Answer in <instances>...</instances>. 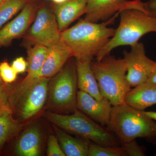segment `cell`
Returning <instances> with one entry per match:
<instances>
[{"label":"cell","mask_w":156,"mask_h":156,"mask_svg":"<svg viewBox=\"0 0 156 156\" xmlns=\"http://www.w3.org/2000/svg\"><path fill=\"white\" fill-rule=\"evenodd\" d=\"M134 2L127 0H87L84 19L94 23L108 20L123 9L132 7Z\"/></svg>","instance_id":"obj_12"},{"label":"cell","mask_w":156,"mask_h":156,"mask_svg":"<svg viewBox=\"0 0 156 156\" xmlns=\"http://www.w3.org/2000/svg\"><path fill=\"white\" fill-rule=\"evenodd\" d=\"M112 107L105 98L98 100L86 92L78 91L77 109L102 126L108 125Z\"/></svg>","instance_id":"obj_11"},{"label":"cell","mask_w":156,"mask_h":156,"mask_svg":"<svg viewBox=\"0 0 156 156\" xmlns=\"http://www.w3.org/2000/svg\"><path fill=\"white\" fill-rule=\"evenodd\" d=\"M122 147L104 146L90 142L88 156H126Z\"/></svg>","instance_id":"obj_22"},{"label":"cell","mask_w":156,"mask_h":156,"mask_svg":"<svg viewBox=\"0 0 156 156\" xmlns=\"http://www.w3.org/2000/svg\"><path fill=\"white\" fill-rule=\"evenodd\" d=\"M17 73L8 62L4 61L0 63V77L5 83H11L17 79Z\"/></svg>","instance_id":"obj_23"},{"label":"cell","mask_w":156,"mask_h":156,"mask_svg":"<svg viewBox=\"0 0 156 156\" xmlns=\"http://www.w3.org/2000/svg\"><path fill=\"white\" fill-rule=\"evenodd\" d=\"M23 37V45L26 48L35 45L48 48L61 40V32L55 14L44 2L38 11L31 26Z\"/></svg>","instance_id":"obj_8"},{"label":"cell","mask_w":156,"mask_h":156,"mask_svg":"<svg viewBox=\"0 0 156 156\" xmlns=\"http://www.w3.org/2000/svg\"><path fill=\"white\" fill-rule=\"evenodd\" d=\"M72 57L70 49L61 39L58 43L48 48V53L44 64L33 79L53 77Z\"/></svg>","instance_id":"obj_13"},{"label":"cell","mask_w":156,"mask_h":156,"mask_svg":"<svg viewBox=\"0 0 156 156\" xmlns=\"http://www.w3.org/2000/svg\"><path fill=\"white\" fill-rule=\"evenodd\" d=\"M54 128L66 156H88L89 144L91 142L73 137L55 126Z\"/></svg>","instance_id":"obj_18"},{"label":"cell","mask_w":156,"mask_h":156,"mask_svg":"<svg viewBox=\"0 0 156 156\" xmlns=\"http://www.w3.org/2000/svg\"><path fill=\"white\" fill-rule=\"evenodd\" d=\"M11 66L17 74L22 73L25 72L27 69V62L26 61L23 57H18L13 62Z\"/></svg>","instance_id":"obj_26"},{"label":"cell","mask_w":156,"mask_h":156,"mask_svg":"<svg viewBox=\"0 0 156 156\" xmlns=\"http://www.w3.org/2000/svg\"><path fill=\"white\" fill-rule=\"evenodd\" d=\"M108 128L122 144L140 137L156 136V122L142 111L125 104L112 107Z\"/></svg>","instance_id":"obj_5"},{"label":"cell","mask_w":156,"mask_h":156,"mask_svg":"<svg viewBox=\"0 0 156 156\" xmlns=\"http://www.w3.org/2000/svg\"><path fill=\"white\" fill-rule=\"evenodd\" d=\"M127 156H144L145 153L140 147L138 145L135 140L122 144Z\"/></svg>","instance_id":"obj_25"},{"label":"cell","mask_w":156,"mask_h":156,"mask_svg":"<svg viewBox=\"0 0 156 156\" xmlns=\"http://www.w3.org/2000/svg\"><path fill=\"white\" fill-rule=\"evenodd\" d=\"M91 65L101 95L113 106L125 104V97L131 87L124 59L108 54L100 61L92 62Z\"/></svg>","instance_id":"obj_2"},{"label":"cell","mask_w":156,"mask_h":156,"mask_svg":"<svg viewBox=\"0 0 156 156\" xmlns=\"http://www.w3.org/2000/svg\"><path fill=\"white\" fill-rule=\"evenodd\" d=\"M143 5L145 13L156 19V0H149Z\"/></svg>","instance_id":"obj_27"},{"label":"cell","mask_w":156,"mask_h":156,"mask_svg":"<svg viewBox=\"0 0 156 156\" xmlns=\"http://www.w3.org/2000/svg\"><path fill=\"white\" fill-rule=\"evenodd\" d=\"M148 81L156 83V62L152 70Z\"/></svg>","instance_id":"obj_29"},{"label":"cell","mask_w":156,"mask_h":156,"mask_svg":"<svg viewBox=\"0 0 156 156\" xmlns=\"http://www.w3.org/2000/svg\"><path fill=\"white\" fill-rule=\"evenodd\" d=\"M19 128V122L13 116L12 109L7 103L0 108V151Z\"/></svg>","instance_id":"obj_19"},{"label":"cell","mask_w":156,"mask_h":156,"mask_svg":"<svg viewBox=\"0 0 156 156\" xmlns=\"http://www.w3.org/2000/svg\"><path fill=\"white\" fill-rule=\"evenodd\" d=\"M134 87L126 95V104L140 111L156 104V83L147 81Z\"/></svg>","instance_id":"obj_15"},{"label":"cell","mask_w":156,"mask_h":156,"mask_svg":"<svg viewBox=\"0 0 156 156\" xmlns=\"http://www.w3.org/2000/svg\"><path fill=\"white\" fill-rule=\"evenodd\" d=\"M44 3L41 0H31L14 19L0 29V48L9 46L15 39L23 37Z\"/></svg>","instance_id":"obj_10"},{"label":"cell","mask_w":156,"mask_h":156,"mask_svg":"<svg viewBox=\"0 0 156 156\" xmlns=\"http://www.w3.org/2000/svg\"><path fill=\"white\" fill-rule=\"evenodd\" d=\"M31 0H4L0 5V29Z\"/></svg>","instance_id":"obj_21"},{"label":"cell","mask_w":156,"mask_h":156,"mask_svg":"<svg viewBox=\"0 0 156 156\" xmlns=\"http://www.w3.org/2000/svg\"><path fill=\"white\" fill-rule=\"evenodd\" d=\"M4 83H5L0 77V108L8 103L6 98V88Z\"/></svg>","instance_id":"obj_28"},{"label":"cell","mask_w":156,"mask_h":156,"mask_svg":"<svg viewBox=\"0 0 156 156\" xmlns=\"http://www.w3.org/2000/svg\"><path fill=\"white\" fill-rule=\"evenodd\" d=\"M115 15L107 22L98 23L81 19L73 26L61 32V39L76 59L92 62L113 36L115 30L108 27Z\"/></svg>","instance_id":"obj_1"},{"label":"cell","mask_w":156,"mask_h":156,"mask_svg":"<svg viewBox=\"0 0 156 156\" xmlns=\"http://www.w3.org/2000/svg\"><path fill=\"white\" fill-rule=\"evenodd\" d=\"M44 116L56 126L82 139L104 146H119V139L108 128L77 109L71 114L47 112Z\"/></svg>","instance_id":"obj_4"},{"label":"cell","mask_w":156,"mask_h":156,"mask_svg":"<svg viewBox=\"0 0 156 156\" xmlns=\"http://www.w3.org/2000/svg\"><path fill=\"white\" fill-rule=\"evenodd\" d=\"M27 49V75L26 80L34 79L39 73L44 62L48 53V48L35 45Z\"/></svg>","instance_id":"obj_20"},{"label":"cell","mask_w":156,"mask_h":156,"mask_svg":"<svg viewBox=\"0 0 156 156\" xmlns=\"http://www.w3.org/2000/svg\"><path fill=\"white\" fill-rule=\"evenodd\" d=\"M77 88L75 58H70L60 71L50 78V104L61 110L73 113L77 110Z\"/></svg>","instance_id":"obj_6"},{"label":"cell","mask_w":156,"mask_h":156,"mask_svg":"<svg viewBox=\"0 0 156 156\" xmlns=\"http://www.w3.org/2000/svg\"><path fill=\"white\" fill-rule=\"evenodd\" d=\"M123 55L127 79L131 87L147 81L156 62L147 56L143 44L138 42L131 46L129 52L125 50Z\"/></svg>","instance_id":"obj_9"},{"label":"cell","mask_w":156,"mask_h":156,"mask_svg":"<svg viewBox=\"0 0 156 156\" xmlns=\"http://www.w3.org/2000/svg\"><path fill=\"white\" fill-rule=\"evenodd\" d=\"M3 1H4V0H0V5L2 4V2Z\"/></svg>","instance_id":"obj_32"},{"label":"cell","mask_w":156,"mask_h":156,"mask_svg":"<svg viewBox=\"0 0 156 156\" xmlns=\"http://www.w3.org/2000/svg\"><path fill=\"white\" fill-rule=\"evenodd\" d=\"M119 25L113 36L96 56L100 61L112 50L121 46H132L143 36L149 33H156V19L136 8H126L119 12Z\"/></svg>","instance_id":"obj_3"},{"label":"cell","mask_w":156,"mask_h":156,"mask_svg":"<svg viewBox=\"0 0 156 156\" xmlns=\"http://www.w3.org/2000/svg\"><path fill=\"white\" fill-rule=\"evenodd\" d=\"M143 113L148 118L153 120L156 121V112L144 111H142Z\"/></svg>","instance_id":"obj_30"},{"label":"cell","mask_w":156,"mask_h":156,"mask_svg":"<svg viewBox=\"0 0 156 156\" xmlns=\"http://www.w3.org/2000/svg\"><path fill=\"white\" fill-rule=\"evenodd\" d=\"M47 154L48 156H65L58 140L53 135H50L47 143Z\"/></svg>","instance_id":"obj_24"},{"label":"cell","mask_w":156,"mask_h":156,"mask_svg":"<svg viewBox=\"0 0 156 156\" xmlns=\"http://www.w3.org/2000/svg\"><path fill=\"white\" fill-rule=\"evenodd\" d=\"M50 79H24L12 92L10 102L12 105H17L22 120L32 118L43 108L48 97Z\"/></svg>","instance_id":"obj_7"},{"label":"cell","mask_w":156,"mask_h":156,"mask_svg":"<svg viewBox=\"0 0 156 156\" xmlns=\"http://www.w3.org/2000/svg\"><path fill=\"white\" fill-rule=\"evenodd\" d=\"M77 86L79 90L88 93L98 100L103 98L92 67V62L76 59Z\"/></svg>","instance_id":"obj_16"},{"label":"cell","mask_w":156,"mask_h":156,"mask_svg":"<svg viewBox=\"0 0 156 156\" xmlns=\"http://www.w3.org/2000/svg\"><path fill=\"white\" fill-rule=\"evenodd\" d=\"M68 0H52L53 4L55 5H59V4H62V3L65 2Z\"/></svg>","instance_id":"obj_31"},{"label":"cell","mask_w":156,"mask_h":156,"mask_svg":"<svg viewBox=\"0 0 156 156\" xmlns=\"http://www.w3.org/2000/svg\"><path fill=\"white\" fill-rule=\"evenodd\" d=\"M87 0H68L59 5L54 4L53 13L56 16L60 32L68 28L69 26L86 13Z\"/></svg>","instance_id":"obj_14"},{"label":"cell","mask_w":156,"mask_h":156,"mask_svg":"<svg viewBox=\"0 0 156 156\" xmlns=\"http://www.w3.org/2000/svg\"><path fill=\"white\" fill-rule=\"evenodd\" d=\"M155 155L156 156V153L155 154Z\"/></svg>","instance_id":"obj_33"},{"label":"cell","mask_w":156,"mask_h":156,"mask_svg":"<svg viewBox=\"0 0 156 156\" xmlns=\"http://www.w3.org/2000/svg\"><path fill=\"white\" fill-rule=\"evenodd\" d=\"M41 131L37 126H32L20 136L14 152L17 156H38L41 154Z\"/></svg>","instance_id":"obj_17"}]
</instances>
